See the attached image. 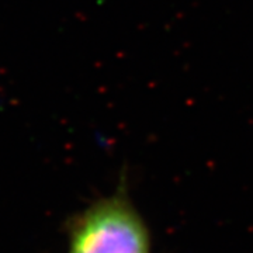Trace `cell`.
<instances>
[{"mask_svg": "<svg viewBox=\"0 0 253 253\" xmlns=\"http://www.w3.org/2000/svg\"><path fill=\"white\" fill-rule=\"evenodd\" d=\"M65 253H152V235L129 196L126 176L117 189L66 222Z\"/></svg>", "mask_w": 253, "mask_h": 253, "instance_id": "1", "label": "cell"}]
</instances>
